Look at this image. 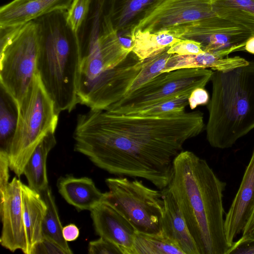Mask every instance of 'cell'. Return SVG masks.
<instances>
[{
	"label": "cell",
	"instance_id": "6da1fadb",
	"mask_svg": "<svg viewBox=\"0 0 254 254\" xmlns=\"http://www.w3.org/2000/svg\"><path fill=\"white\" fill-rule=\"evenodd\" d=\"M205 127L200 111L143 116L90 109L77 117L74 150L110 174L143 178L162 190L185 142Z\"/></svg>",
	"mask_w": 254,
	"mask_h": 254
},
{
	"label": "cell",
	"instance_id": "7a4b0ae2",
	"mask_svg": "<svg viewBox=\"0 0 254 254\" xmlns=\"http://www.w3.org/2000/svg\"><path fill=\"white\" fill-rule=\"evenodd\" d=\"M225 186L206 161L193 152L182 151L175 158L167 187L199 254H227L230 248L224 231Z\"/></svg>",
	"mask_w": 254,
	"mask_h": 254
},
{
	"label": "cell",
	"instance_id": "3957f363",
	"mask_svg": "<svg viewBox=\"0 0 254 254\" xmlns=\"http://www.w3.org/2000/svg\"><path fill=\"white\" fill-rule=\"evenodd\" d=\"M34 20L39 32L38 75L58 111L70 112L78 104L81 53L77 35L67 24L66 10Z\"/></svg>",
	"mask_w": 254,
	"mask_h": 254
},
{
	"label": "cell",
	"instance_id": "277c9868",
	"mask_svg": "<svg viewBox=\"0 0 254 254\" xmlns=\"http://www.w3.org/2000/svg\"><path fill=\"white\" fill-rule=\"evenodd\" d=\"M206 138L213 147H231L254 128V61L213 71Z\"/></svg>",
	"mask_w": 254,
	"mask_h": 254
},
{
	"label": "cell",
	"instance_id": "5b68a950",
	"mask_svg": "<svg viewBox=\"0 0 254 254\" xmlns=\"http://www.w3.org/2000/svg\"><path fill=\"white\" fill-rule=\"evenodd\" d=\"M59 114L37 74L18 106L16 130L7 151L10 169L17 177L23 175L25 166L44 137L55 132Z\"/></svg>",
	"mask_w": 254,
	"mask_h": 254
},
{
	"label": "cell",
	"instance_id": "8992f818",
	"mask_svg": "<svg viewBox=\"0 0 254 254\" xmlns=\"http://www.w3.org/2000/svg\"><path fill=\"white\" fill-rule=\"evenodd\" d=\"M37 23L0 27V80L19 106L37 73Z\"/></svg>",
	"mask_w": 254,
	"mask_h": 254
},
{
	"label": "cell",
	"instance_id": "52a82bcc",
	"mask_svg": "<svg viewBox=\"0 0 254 254\" xmlns=\"http://www.w3.org/2000/svg\"><path fill=\"white\" fill-rule=\"evenodd\" d=\"M131 52L115 30L98 38L81 59L77 84L78 103L88 107L106 96L122 73L120 64Z\"/></svg>",
	"mask_w": 254,
	"mask_h": 254
},
{
	"label": "cell",
	"instance_id": "ba28073f",
	"mask_svg": "<svg viewBox=\"0 0 254 254\" xmlns=\"http://www.w3.org/2000/svg\"><path fill=\"white\" fill-rule=\"evenodd\" d=\"M109 191L102 200L122 215L136 232L160 234L164 211L161 191L145 186L142 181L120 177L105 180Z\"/></svg>",
	"mask_w": 254,
	"mask_h": 254
},
{
	"label": "cell",
	"instance_id": "9c48e42d",
	"mask_svg": "<svg viewBox=\"0 0 254 254\" xmlns=\"http://www.w3.org/2000/svg\"><path fill=\"white\" fill-rule=\"evenodd\" d=\"M213 71L207 68H180L162 72L107 110L116 114L130 115L134 112L176 96L190 94L197 88H204Z\"/></svg>",
	"mask_w": 254,
	"mask_h": 254
},
{
	"label": "cell",
	"instance_id": "30bf717a",
	"mask_svg": "<svg viewBox=\"0 0 254 254\" xmlns=\"http://www.w3.org/2000/svg\"><path fill=\"white\" fill-rule=\"evenodd\" d=\"M176 37L199 43L205 52L225 57L244 50L251 33L244 27L218 16L183 24L167 30Z\"/></svg>",
	"mask_w": 254,
	"mask_h": 254
},
{
	"label": "cell",
	"instance_id": "8fae6325",
	"mask_svg": "<svg viewBox=\"0 0 254 254\" xmlns=\"http://www.w3.org/2000/svg\"><path fill=\"white\" fill-rule=\"evenodd\" d=\"M215 16L212 0H164L139 22L131 34L137 30L157 33Z\"/></svg>",
	"mask_w": 254,
	"mask_h": 254
},
{
	"label": "cell",
	"instance_id": "7c38bea8",
	"mask_svg": "<svg viewBox=\"0 0 254 254\" xmlns=\"http://www.w3.org/2000/svg\"><path fill=\"white\" fill-rule=\"evenodd\" d=\"M22 184L19 179L13 178L0 198L2 230L0 243L11 252L20 250L25 254L27 240L23 214Z\"/></svg>",
	"mask_w": 254,
	"mask_h": 254
},
{
	"label": "cell",
	"instance_id": "4fadbf2b",
	"mask_svg": "<svg viewBox=\"0 0 254 254\" xmlns=\"http://www.w3.org/2000/svg\"><path fill=\"white\" fill-rule=\"evenodd\" d=\"M254 206V148L239 188L225 214L224 231L231 247L242 232Z\"/></svg>",
	"mask_w": 254,
	"mask_h": 254
},
{
	"label": "cell",
	"instance_id": "5bb4252c",
	"mask_svg": "<svg viewBox=\"0 0 254 254\" xmlns=\"http://www.w3.org/2000/svg\"><path fill=\"white\" fill-rule=\"evenodd\" d=\"M96 233L120 247L124 254H131L136 230L115 209L101 202L91 211Z\"/></svg>",
	"mask_w": 254,
	"mask_h": 254
},
{
	"label": "cell",
	"instance_id": "9a60e30c",
	"mask_svg": "<svg viewBox=\"0 0 254 254\" xmlns=\"http://www.w3.org/2000/svg\"><path fill=\"white\" fill-rule=\"evenodd\" d=\"M73 0H13L0 8V27L24 24L51 12L67 10Z\"/></svg>",
	"mask_w": 254,
	"mask_h": 254
},
{
	"label": "cell",
	"instance_id": "2e32d148",
	"mask_svg": "<svg viewBox=\"0 0 254 254\" xmlns=\"http://www.w3.org/2000/svg\"><path fill=\"white\" fill-rule=\"evenodd\" d=\"M161 191L164 200L161 233L175 243L184 254H199L172 192L168 187Z\"/></svg>",
	"mask_w": 254,
	"mask_h": 254
},
{
	"label": "cell",
	"instance_id": "e0dca14e",
	"mask_svg": "<svg viewBox=\"0 0 254 254\" xmlns=\"http://www.w3.org/2000/svg\"><path fill=\"white\" fill-rule=\"evenodd\" d=\"M113 0H90L86 17L77 35L81 58L90 50L102 35L115 30L110 12Z\"/></svg>",
	"mask_w": 254,
	"mask_h": 254
},
{
	"label": "cell",
	"instance_id": "ac0fdd59",
	"mask_svg": "<svg viewBox=\"0 0 254 254\" xmlns=\"http://www.w3.org/2000/svg\"><path fill=\"white\" fill-rule=\"evenodd\" d=\"M59 192L64 200L77 210L91 211L102 202L104 193L88 177L72 175L61 177L57 181Z\"/></svg>",
	"mask_w": 254,
	"mask_h": 254
},
{
	"label": "cell",
	"instance_id": "d6986e66",
	"mask_svg": "<svg viewBox=\"0 0 254 254\" xmlns=\"http://www.w3.org/2000/svg\"><path fill=\"white\" fill-rule=\"evenodd\" d=\"M164 0H113L110 16L119 37H129L139 22Z\"/></svg>",
	"mask_w": 254,
	"mask_h": 254
},
{
	"label": "cell",
	"instance_id": "ffe728a7",
	"mask_svg": "<svg viewBox=\"0 0 254 254\" xmlns=\"http://www.w3.org/2000/svg\"><path fill=\"white\" fill-rule=\"evenodd\" d=\"M22 198L27 240L25 254H31L34 246L43 239V223L47 207L41 193L24 184Z\"/></svg>",
	"mask_w": 254,
	"mask_h": 254
},
{
	"label": "cell",
	"instance_id": "44dd1931",
	"mask_svg": "<svg viewBox=\"0 0 254 254\" xmlns=\"http://www.w3.org/2000/svg\"><path fill=\"white\" fill-rule=\"evenodd\" d=\"M249 63L244 58L239 56L221 57L205 52L197 55L180 56L173 54L162 72L190 68H210L214 71H223L246 65Z\"/></svg>",
	"mask_w": 254,
	"mask_h": 254
},
{
	"label": "cell",
	"instance_id": "7402d4cb",
	"mask_svg": "<svg viewBox=\"0 0 254 254\" xmlns=\"http://www.w3.org/2000/svg\"><path fill=\"white\" fill-rule=\"evenodd\" d=\"M56 144L55 132L47 134L35 149L25 166L23 175L28 186L41 193L48 186L46 169L49 153Z\"/></svg>",
	"mask_w": 254,
	"mask_h": 254
},
{
	"label": "cell",
	"instance_id": "603a6c76",
	"mask_svg": "<svg viewBox=\"0 0 254 254\" xmlns=\"http://www.w3.org/2000/svg\"><path fill=\"white\" fill-rule=\"evenodd\" d=\"M131 39L132 52L141 61L159 54L182 40L168 30L152 33L137 30L131 34Z\"/></svg>",
	"mask_w": 254,
	"mask_h": 254
},
{
	"label": "cell",
	"instance_id": "cb8c5ba5",
	"mask_svg": "<svg viewBox=\"0 0 254 254\" xmlns=\"http://www.w3.org/2000/svg\"><path fill=\"white\" fill-rule=\"evenodd\" d=\"M215 14L240 25L254 35V0H212Z\"/></svg>",
	"mask_w": 254,
	"mask_h": 254
},
{
	"label": "cell",
	"instance_id": "d4e9b609",
	"mask_svg": "<svg viewBox=\"0 0 254 254\" xmlns=\"http://www.w3.org/2000/svg\"><path fill=\"white\" fill-rule=\"evenodd\" d=\"M0 95V150L7 152L16 130L18 105L1 85Z\"/></svg>",
	"mask_w": 254,
	"mask_h": 254
},
{
	"label": "cell",
	"instance_id": "484cf974",
	"mask_svg": "<svg viewBox=\"0 0 254 254\" xmlns=\"http://www.w3.org/2000/svg\"><path fill=\"white\" fill-rule=\"evenodd\" d=\"M47 205V211L42 227L43 237L47 238L59 245L67 253L72 254L67 242L63 235V229L54 197L48 187L41 192Z\"/></svg>",
	"mask_w": 254,
	"mask_h": 254
},
{
	"label": "cell",
	"instance_id": "4316f807",
	"mask_svg": "<svg viewBox=\"0 0 254 254\" xmlns=\"http://www.w3.org/2000/svg\"><path fill=\"white\" fill-rule=\"evenodd\" d=\"M131 254H184L172 241L160 234L136 232Z\"/></svg>",
	"mask_w": 254,
	"mask_h": 254
},
{
	"label": "cell",
	"instance_id": "83f0119b",
	"mask_svg": "<svg viewBox=\"0 0 254 254\" xmlns=\"http://www.w3.org/2000/svg\"><path fill=\"white\" fill-rule=\"evenodd\" d=\"M169 47L153 57L142 60L141 69L133 81L126 95L132 92L155 76L162 73L169 59L173 55L168 52Z\"/></svg>",
	"mask_w": 254,
	"mask_h": 254
},
{
	"label": "cell",
	"instance_id": "f1b7e54d",
	"mask_svg": "<svg viewBox=\"0 0 254 254\" xmlns=\"http://www.w3.org/2000/svg\"><path fill=\"white\" fill-rule=\"evenodd\" d=\"M190 94L176 96L139 109L130 115L143 116H162L183 113L189 105Z\"/></svg>",
	"mask_w": 254,
	"mask_h": 254
},
{
	"label": "cell",
	"instance_id": "f546056e",
	"mask_svg": "<svg viewBox=\"0 0 254 254\" xmlns=\"http://www.w3.org/2000/svg\"><path fill=\"white\" fill-rule=\"evenodd\" d=\"M90 0H73L66 10V21L77 34L84 22L89 8Z\"/></svg>",
	"mask_w": 254,
	"mask_h": 254
},
{
	"label": "cell",
	"instance_id": "4dcf8cb0",
	"mask_svg": "<svg viewBox=\"0 0 254 254\" xmlns=\"http://www.w3.org/2000/svg\"><path fill=\"white\" fill-rule=\"evenodd\" d=\"M170 54L180 56L197 55L204 52L199 43L191 40L184 39L175 43L168 49Z\"/></svg>",
	"mask_w": 254,
	"mask_h": 254
},
{
	"label": "cell",
	"instance_id": "1f68e13d",
	"mask_svg": "<svg viewBox=\"0 0 254 254\" xmlns=\"http://www.w3.org/2000/svg\"><path fill=\"white\" fill-rule=\"evenodd\" d=\"M88 253L89 254H124L120 247L102 237L89 242Z\"/></svg>",
	"mask_w": 254,
	"mask_h": 254
},
{
	"label": "cell",
	"instance_id": "d6a6232c",
	"mask_svg": "<svg viewBox=\"0 0 254 254\" xmlns=\"http://www.w3.org/2000/svg\"><path fill=\"white\" fill-rule=\"evenodd\" d=\"M9 161L7 152L0 150V195L2 198L9 184Z\"/></svg>",
	"mask_w": 254,
	"mask_h": 254
},
{
	"label": "cell",
	"instance_id": "836d02e7",
	"mask_svg": "<svg viewBox=\"0 0 254 254\" xmlns=\"http://www.w3.org/2000/svg\"><path fill=\"white\" fill-rule=\"evenodd\" d=\"M67 254L66 252L52 240L43 237L42 240L33 248L31 254Z\"/></svg>",
	"mask_w": 254,
	"mask_h": 254
},
{
	"label": "cell",
	"instance_id": "e575fe53",
	"mask_svg": "<svg viewBox=\"0 0 254 254\" xmlns=\"http://www.w3.org/2000/svg\"><path fill=\"white\" fill-rule=\"evenodd\" d=\"M227 254H254V238L242 237L234 242Z\"/></svg>",
	"mask_w": 254,
	"mask_h": 254
},
{
	"label": "cell",
	"instance_id": "d590c367",
	"mask_svg": "<svg viewBox=\"0 0 254 254\" xmlns=\"http://www.w3.org/2000/svg\"><path fill=\"white\" fill-rule=\"evenodd\" d=\"M209 100L208 93L204 88H197L191 92L188 102L190 109L193 110L199 105H207Z\"/></svg>",
	"mask_w": 254,
	"mask_h": 254
},
{
	"label": "cell",
	"instance_id": "8d00e7d4",
	"mask_svg": "<svg viewBox=\"0 0 254 254\" xmlns=\"http://www.w3.org/2000/svg\"><path fill=\"white\" fill-rule=\"evenodd\" d=\"M63 235L67 242L74 241L79 235V229L74 224H68L63 227Z\"/></svg>",
	"mask_w": 254,
	"mask_h": 254
},
{
	"label": "cell",
	"instance_id": "74e56055",
	"mask_svg": "<svg viewBox=\"0 0 254 254\" xmlns=\"http://www.w3.org/2000/svg\"><path fill=\"white\" fill-rule=\"evenodd\" d=\"M242 233V237L254 238V206Z\"/></svg>",
	"mask_w": 254,
	"mask_h": 254
},
{
	"label": "cell",
	"instance_id": "f35d334b",
	"mask_svg": "<svg viewBox=\"0 0 254 254\" xmlns=\"http://www.w3.org/2000/svg\"><path fill=\"white\" fill-rule=\"evenodd\" d=\"M244 50L254 55V35L251 36L247 41Z\"/></svg>",
	"mask_w": 254,
	"mask_h": 254
}]
</instances>
